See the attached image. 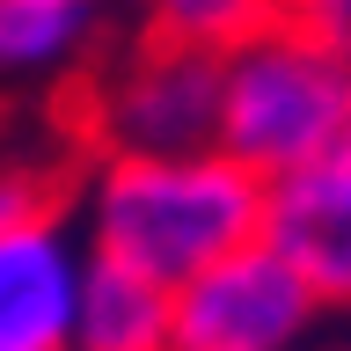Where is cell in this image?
Masks as SVG:
<instances>
[{"instance_id":"cell-7","label":"cell","mask_w":351,"mask_h":351,"mask_svg":"<svg viewBox=\"0 0 351 351\" xmlns=\"http://www.w3.org/2000/svg\"><path fill=\"white\" fill-rule=\"evenodd\" d=\"M125 0H0V88H73L117 37Z\"/></svg>"},{"instance_id":"cell-13","label":"cell","mask_w":351,"mask_h":351,"mask_svg":"<svg viewBox=\"0 0 351 351\" xmlns=\"http://www.w3.org/2000/svg\"><path fill=\"white\" fill-rule=\"evenodd\" d=\"M337 169H344V176H351V139H344V154H337Z\"/></svg>"},{"instance_id":"cell-5","label":"cell","mask_w":351,"mask_h":351,"mask_svg":"<svg viewBox=\"0 0 351 351\" xmlns=\"http://www.w3.org/2000/svg\"><path fill=\"white\" fill-rule=\"evenodd\" d=\"M88 241L73 213H44L0 234V351H66L73 344V293H81Z\"/></svg>"},{"instance_id":"cell-12","label":"cell","mask_w":351,"mask_h":351,"mask_svg":"<svg viewBox=\"0 0 351 351\" xmlns=\"http://www.w3.org/2000/svg\"><path fill=\"white\" fill-rule=\"evenodd\" d=\"M307 351H351V337H337V344H307Z\"/></svg>"},{"instance_id":"cell-2","label":"cell","mask_w":351,"mask_h":351,"mask_svg":"<svg viewBox=\"0 0 351 351\" xmlns=\"http://www.w3.org/2000/svg\"><path fill=\"white\" fill-rule=\"evenodd\" d=\"M351 139V66L307 29L278 22L263 37L219 51V139L249 176H293L337 161Z\"/></svg>"},{"instance_id":"cell-10","label":"cell","mask_w":351,"mask_h":351,"mask_svg":"<svg viewBox=\"0 0 351 351\" xmlns=\"http://www.w3.org/2000/svg\"><path fill=\"white\" fill-rule=\"evenodd\" d=\"M59 205H66L59 176H44V169H0V234H15V227H29V219L59 213Z\"/></svg>"},{"instance_id":"cell-6","label":"cell","mask_w":351,"mask_h":351,"mask_svg":"<svg viewBox=\"0 0 351 351\" xmlns=\"http://www.w3.org/2000/svg\"><path fill=\"white\" fill-rule=\"evenodd\" d=\"M263 241L307 278L322 315H351V176L337 161L271 176V191H263Z\"/></svg>"},{"instance_id":"cell-8","label":"cell","mask_w":351,"mask_h":351,"mask_svg":"<svg viewBox=\"0 0 351 351\" xmlns=\"http://www.w3.org/2000/svg\"><path fill=\"white\" fill-rule=\"evenodd\" d=\"M66 351H169V285L139 278L110 256H88Z\"/></svg>"},{"instance_id":"cell-9","label":"cell","mask_w":351,"mask_h":351,"mask_svg":"<svg viewBox=\"0 0 351 351\" xmlns=\"http://www.w3.org/2000/svg\"><path fill=\"white\" fill-rule=\"evenodd\" d=\"M139 37L197 44V51H234L285 22V0H132Z\"/></svg>"},{"instance_id":"cell-1","label":"cell","mask_w":351,"mask_h":351,"mask_svg":"<svg viewBox=\"0 0 351 351\" xmlns=\"http://www.w3.org/2000/svg\"><path fill=\"white\" fill-rule=\"evenodd\" d=\"M263 176L205 154H95L73 205L88 256H110L154 285H183L205 263L263 241Z\"/></svg>"},{"instance_id":"cell-4","label":"cell","mask_w":351,"mask_h":351,"mask_svg":"<svg viewBox=\"0 0 351 351\" xmlns=\"http://www.w3.org/2000/svg\"><path fill=\"white\" fill-rule=\"evenodd\" d=\"M322 300L271 249L249 241L169 293V351H307Z\"/></svg>"},{"instance_id":"cell-3","label":"cell","mask_w":351,"mask_h":351,"mask_svg":"<svg viewBox=\"0 0 351 351\" xmlns=\"http://www.w3.org/2000/svg\"><path fill=\"white\" fill-rule=\"evenodd\" d=\"M73 132L95 154H205L219 139V51L139 37L73 81Z\"/></svg>"},{"instance_id":"cell-11","label":"cell","mask_w":351,"mask_h":351,"mask_svg":"<svg viewBox=\"0 0 351 351\" xmlns=\"http://www.w3.org/2000/svg\"><path fill=\"white\" fill-rule=\"evenodd\" d=\"M285 22L307 29L315 44H329V51L351 66V0H285Z\"/></svg>"}]
</instances>
